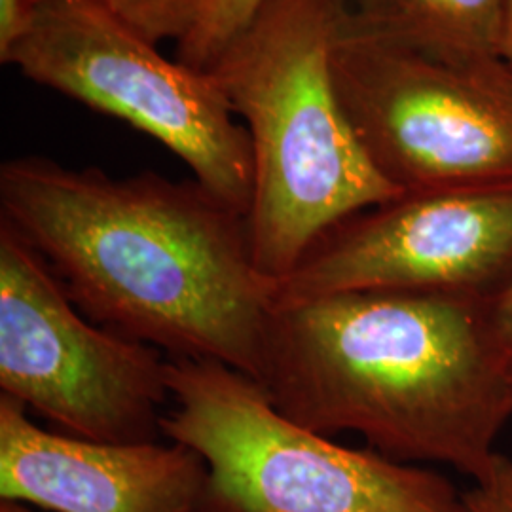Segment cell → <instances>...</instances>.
I'll return each instance as SVG.
<instances>
[{
  "instance_id": "cell-1",
  "label": "cell",
  "mask_w": 512,
  "mask_h": 512,
  "mask_svg": "<svg viewBox=\"0 0 512 512\" xmlns=\"http://www.w3.org/2000/svg\"><path fill=\"white\" fill-rule=\"evenodd\" d=\"M0 220L95 325L260 378L274 285L256 268L247 215L196 179L21 156L0 167Z\"/></svg>"
},
{
  "instance_id": "cell-2",
  "label": "cell",
  "mask_w": 512,
  "mask_h": 512,
  "mask_svg": "<svg viewBox=\"0 0 512 512\" xmlns=\"http://www.w3.org/2000/svg\"><path fill=\"white\" fill-rule=\"evenodd\" d=\"M482 302L366 291L275 306L256 382L306 429L357 433L385 458L475 482L512 418L511 368L488 340Z\"/></svg>"
},
{
  "instance_id": "cell-3",
  "label": "cell",
  "mask_w": 512,
  "mask_h": 512,
  "mask_svg": "<svg viewBox=\"0 0 512 512\" xmlns=\"http://www.w3.org/2000/svg\"><path fill=\"white\" fill-rule=\"evenodd\" d=\"M332 42L330 0H262L205 71L251 141L249 234L274 289L332 226L401 194L342 107Z\"/></svg>"
},
{
  "instance_id": "cell-4",
  "label": "cell",
  "mask_w": 512,
  "mask_h": 512,
  "mask_svg": "<svg viewBox=\"0 0 512 512\" xmlns=\"http://www.w3.org/2000/svg\"><path fill=\"white\" fill-rule=\"evenodd\" d=\"M167 385L162 437L207 465L194 512H469L446 476L298 425L232 366L167 359Z\"/></svg>"
},
{
  "instance_id": "cell-5",
  "label": "cell",
  "mask_w": 512,
  "mask_h": 512,
  "mask_svg": "<svg viewBox=\"0 0 512 512\" xmlns=\"http://www.w3.org/2000/svg\"><path fill=\"white\" fill-rule=\"evenodd\" d=\"M4 63L156 139L211 194L249 215L251 141L211 74L167 59L90 0H42Z\"/></svg>"
},
{
  "instance_id": "cell-6",
  "label": "cell",
  "mask_w": 512,
  "mask_h": 512,
  "mask_svg": "<svg viewBox=\"0 0 512 512\" xmlns=\"http://www.w3.org/2000/svg\"><path fill=\"white\" fill-rule=\"evenodd\" d=\"M0 395L76 439L162 437L167 357L90 321L46 260L0 220Z\"/></svg>"
},
{
  "instance_id": "cell-7",
  "label": "cell",
  "mask_w": 512,
  "mask_h": 512,
  "mask_svg": "<svg viewBox=\"0 0 512 512\" xmlns=\"http://www.w3.org/2000/svg\"><path fill=\"white\" fill-rule=\"evenodd\" d=\"M332 76L366 156L399 192L512 188V69L366 40L332 42Z\"/></svg>"
},
{
  "instance_id": "cell-8",
  "label": "cell",
  "mask_w": 512,
  "mask_h": 512,
  "mask_svg": "<svg viewBox=\"0 0 512 512\" xmlns=\"http://www.w3.org/2000/svg\"><path fill=\"white\" fill-rule=\"evenodd\" d=\"M512 270V188L401 192L332 226L275 306L366 291L486 300Z\"/></svg>"
},
{
  "instance_id": "cell-9",
  "label": "cell",
  "mask_w": 512,
  "mask_h": 512,
  "mask_svg": "<svg viewBox=\"0 0 512 512\" xmlns=\"http://www.w3.org/2000/svg\"><path fill=\"white\" fill-rule=\"evenodd\" d=\"M207 480L181 442L112 444L38 427L0 395V501L50 512H194Z\"/></svg>"
},
{
  "instance_id": "cell-10",
  "label": "cell",
  "mask_w": 512,
  "mask_h": 512,
  "mask_svg": "<svg viewBox=\"0 0 512 512\" xmlns=\"http://www.w3.org/2000/svg\"><path fill=\"white\" fill-rule=\"evenodd\" d=\"M334 37L444 61L501 59L503 0H330Z\"/></svg>"
},
{
  "instance_id": "cell-11",
  "label": "cell",
  "mask_w": 512,
  "mask_h": 512,
  "mask_svg": "<svg viewBox=\"0 0 512 512\" xmlns=\"http://www.w3.org/2000/svg\"><path fill=\"white\" fill-rule=\"evenodd\" d=\"M262 0H205L192 31L177 44V59L207 71L220 50L253 18Z\"/></svg>"
},
{
  "instance_id": "cell-12",
  "label": "cell",
  "mask_w": 512,
  "mask_h": 512,
  "mask_svg": "<svg viewBox=\"0 0 512 512\" xmlns=\"http://www.w3.org/2000/svg\"><path fill=\"white\" fill-rule=\"evenodd\" d=\"M154 44L183 40L202 14L205 0H90Z\"/></svg>"
},
{
  "instance_id": "cell-13",
  "label": "cell",
  "mask_w": 512,
  "mask_h": 512,
  "mask_svg": "<svg viewBox=\"0 0 512 512\" xmlns=\"http://www.w3.org/2000/svg\"><path fill=\"white\" fill-rule=\"evenodd\" d=\"M463 495L469 512H512V458L497 452L488 471Z\"/></svg>"
},
{
  "instance_id": "cell-14",
  "label": "cell",
  "mask_w": 512,
  "mask_h": 512,
  "mask_svg": "<svg viewBox=\"0 0 512 512\" xmlns=\"http://www.w3.org/2000/svg\"><path fill=\"white\" fill-rule=\"evenodd\" d=\"M482 311L495 355L512 372V270L503 285L482 302Z\"/></svg>"
},
{
  "instance_id": "cell-15",
  "label": "cell",
  "mask_w": 512,
  "mask_h": 512,
  "mask_svg": "<svg viewBox=\"0 0 512 512\" xmlns=\"http://www.w3.org/2000/svg\"><path fill=\"white\" fill-rule=\"evenodd\" d=\"M42 0H0V61L29 31Z\"/></svg>"
},
{
  "instance_id": "cell-16",
  "label": "cell",
  "mask_w": 512,
  "mask_h": 512,
  "mask_svg": "<svg viewBox=\"0 0 512 512\" xmlns=\"http://www.w3.org/2000/svg\"><path fill=\"white\" fill-rule=\"evenodd\" d=\"M501 59L512 69V0H503V40Z\"/></svg>"
},
{
  "instance_id": "cell-17",
  "label": "cell",
  "mask_w": 512,
  "mask_h": 512,
  "mask_svg": "<svg viewBox=\"0 0 512 512\" xmlns=\"http://www.w3.org/2000/svg\"><path fill=\"white\" fill-rule=\"evenodd\" d=\"M0 512H35L33 507L16 503V501H0Z\"/></svg>"
}]
</instances>
